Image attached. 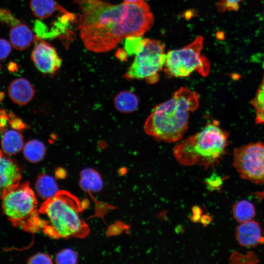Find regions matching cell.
<instances>
[{
    "instance_id": "cell-1",
    "label": "cell",
    "mask_w": 264,
    "mask_h": 264,
    "mask_svg": "<svg viewBox=\"0 0 264 264\" xmlns=\"http://www.w3.org/2000/svg\"><path fill=\"white\" fill-rule=\"evenodd\" d=\"M80 14L78 22L80 38L88 50L109 51L128 37L142 36L154 19L144 0L112 4L104 0H74Z\"/></svg>"
},
{
    "instance_id": "cell-2",
    "label": "cell",
    "mask_w": 264,
    "mask_h": 264,
    "mask_svg": "<svg viewBox=\"0 0 264 264\" xmlns=\"http://www.w3.org/2000/svg\"><path fill=\"white\" fill-rule=\"evenodd\" d=\"M199 104L196 92L181 87L169 99L154 108L144 123V131L159 141L178 142L187 132L191 113Z\"/></svg>"
},
{
    "instance_id": "cell-3",
    "label": "cell",
    "mask_w": 264,
    "mask_h": 264,
    "mask_svg": "<svg viewBox=\"0 0 264 264\" xmlns=\"http://www.w3.org/2000/svg\"><path fill=\"white\" fill-rule=\"evenodd\" d=\"M80 202L74 195L59 191L43 203L38 211L45 216L43 231L53 238H84L89 231L81 218Z\"/></svg>"
},
{
    "instance_id": "cell-4",
    "label": "cell",
    "mask_w": 264,
    "mask_h": 264,
    "mask_svg": "<svg viewBox=\"0 0 264 264\" xmlns=\"http://www.w3.org/2000/svg\"><path fill=\"white\" fill-rule=\"evenodd\" d=\"M228 136L218 121L213 120L200 131L179 141L174 147V154L183 165H214L225 154Z\"/></svg>"
},
{
    "instance_id": "cell-5",
    "label": "cell",
    "mask_w": 264,
    "mask_h": 264,
    "mask_svg": "<svg viewBox=\"0 0 264 264\" xmlns=\"http://www.w3.org/2000/svg\"><path fill=\"white\" fill-rule=\"evenodd\" d=\"M30 8L37 18L34 23L36 35L44 40L73 39V28L78 19L55 0H31Z\"/></svg>"
},
{
    "instance_id": "cell-6",
    "label": "cell",
    "mask_w": 264,
    "mask_h": 264,
    "mask_svg": "<svg viewBox=\"0 0 264 264\" xmlns=\"http://www.w3.org/2000/svg\"><path fill=\"white\" fill-rule=\"evenodd\" d=\"M1 198L2 211L14 226L30 232L42 229L37 200L28 182L20 183Z\"/></svg>"
},
{
    "instance_id": "cell-7",
    "label": "cell",
    "mask_w": 264,
    "mask_h": 264,
    "mask_svg": "<svg viewBox=\"0 0 264 264\" xmlns=\"http://www.w3.org/2000/svg\"><path fill=\"white\" fill-rule=\"evenodd\" d=\"M203 47V39L198 37L181 48L170 50L166 54L165 73L171 77L183 78L196 71L206 76L210 72V65L207 58L201 54Z\"/></svg>"
},
{
    "instance_id": "cell-8",
    "label": "cell",
    "mask_w": 264,
    "mask_h": 264,
    "mask_svg": "<svg viewBox=\"0 0 264 264\" xmlns=\"http://www.w3.org/2000/svg\"><path fill=\"white\" fill-rule=\"evenodd\" d=\"M164 49L161 42L145 39L142 49L134 56L124 77L128 80H144L150 84L156 83L165 65L166 53Z\"/></svg>"
},
{
    "instance_id": "cell-9",
    "label": "cell",
    "mask_w": 264,
    "mask_h": 264,
    "mask_svg": "<svg viewBox=\"0 0 264 264\" xmlns=\"http://www.w3.org/2000/svg\"><path fill=\"white\" fill-rule=\"evenodd\" d=\"M233 165L242 178L264 183V143H251L236 148Z\"/></svg>"
},
{
    "instance_id": "cell-10",
    "label": "cell",
    "mask_w": 264,
    "mask_h": 264,
    "mask_svg": "<svg viewBox=\"0 0 264 264\" xmlns=\"http://www.w3.org/2000/svg\"><path fill=\"white\" fill-rule=\"evenodd\" d=\"M31 59L36 68L44 74H53L61 67L62 60L55 48L35 35Z\"/></svg>"
},
{
    "instance_id": "cell-11",
    "label": "cell",
    "mask_w": 264,
    "mask_h": 264,
    "mask_svg": "<svg viewBox=\"0 0 264 264\" xmlns=\"http://www.w3.org/2000/svg\"><path fill=\"white\" fill-rule=\"evenodd\" d=\"M22 172L18 163L0 149V198L20 183Z\"/></svg>"
},
{
    "instance_id": "cell-12",
    "label": "cell",
    "mask_w": 264,
    "mask_h": 264,
    "mask_svg": "<svg viewBox=\"0 0 264 264\" xmlns=\"http://www.w3.org/2000/svg\"><path fill=\"white\" fill-rule=\"evenodd\" d=\"M8 94L13 103L24 106L33 98L35 90L32 84L24 78H19L12 81L8 87Z\"/></svg>"
},
{
    "instance_id": "cell-13",
    "label": "cell",
    "mask_w": 264,
    "mask_h": 264,
    "mask_svg": "<svg viewBox=\"0 0 264 264\" xmlns=\"http://www.w3.org/2000/svg\"><path fill=\"white\" fill-rule=\"evenodd\" d=\"M236 237L238 242L243 246H255L261 241L260 226L252 220L241 223L236 229Z\"/></svg>"
},
{
    "instance_id": "cell-14",
    "label": "cell",
    "mask_w": 264,
    "mask_h": 264,
    "mask_svg": "<svg viewBox=\"0 0 264 264\" xmlns=\"http://www.w3.org/2000/svg\"><path fill=\"white\" fill-rule=\"evenodd\" d=\"M34 37L31 29L21 22L12 26L9 32L11 45L19 50L26 49L30 46Z\"/></svg>"
},
{
    "instance_id": "cell-15",
    "label": "cell",
    "mask_w": 264,
    "mask_h": 264,
    "mask_svg": "<svg viewBox=\"0 0 264 264\" xmlns=\"http://www.w3.org/2000/svg\"><path fill=\"white\" fill-rule=\"evenodd\" d=\"M23 137L20 132L7 130L2 134L0 144L3 152L8 155L19 153L24 146Z\"/></svg>"
},
{
    "instance_id": "cell-16",
    "label": "cell",
    "mask_w": 264,
    "mask_h": 264,
    "mask_svg": "<svg viewBox=\"0 0 264 264\" xmlns=\"http://www.w3.org/2000/svg\"><path fill=\"white\" fill-rule=\"evenodd\" d=\"M113 103L115 109L118 111L128 113L137 109L139 100L135 93L129 90H124L116 94Z\"/></svg>"
},
{
    "instance_id": "cell-17",
    "label": "cell",
    "mask_w": 264,
    "mask_h": 264,
    "mask_svg": "<svg viewBox=\"0 0 264 264\" xmlns=\"http://www.w3.org/2000/svg\"><path fill=\"white\" fill-rule=\"evenodd\" d=\"M80 185L85 191L95 192L102 188L103 181L95 170L86 168L81 172Z\"/></svg>"
},
{
    "instance_id": "cell-18",
    "label": "cell",
    "mask_w": 264,
    "mask_h": 264,
    "mask_svg": "<svg viewBox=\"0 0 264 264\" xmlns=\"http://www.w3.org/2000/svg\"><path fill=\"white\" fill-rule=\"evenodd\" d=\"M22 150L25 158L31 163L39 162L43 159L46 154L45 145L37 139L28 141Z\"/></svg>"
},
{
    "instance_id": "cell-19",
    "label": "cell",
    "mask_w": 264,
    "mask_h": 264,
    "mask_svg": "<svg viewBox=\"0 0 264 264\" xmlns=\"http://www.w3.org/2000/svg\"><path fill=\"white\" fill-rule=\"evenodd\" d=\"M36 189L38 195L45 200L53 197L59 191L54 179L46 174L41 175L38 177Z\"/></svg>"
},
{
    "instance_id": "cell-20",
    "label": "cell",
    "mask_w": 264,
    "mask_h": 264,
    "mask_svg": "<svg viewBox=\"0 0 264 264\" xmlns=\"http://www.w3.org/2000/svg\"><path fill=\"white\" fill-rule=\"evenodd\" d=\"M233 213L235 219L242 223L252 220L256 212L252 203L247 200H242L234 206Z\"/></svg>"
},
{
    "instance_id": "cell-21",
    "label": "cell",
    "mask_w": 264,
    "mask_h": 264,
    "mask_svg": "<svg viewBox=\"0 0 264 264\" xmlns=\"http://www.w3.org/2000/svg\"><path fill=\"white\" fill-rule=\"evenodd\" d=\"M251 104L255 112L256 124H264V75Z\"/></svg>"
},
{
    "instance_id": "cell-22",
    "label": "cell",
    "mask_w": 264,
    "mask_h": 264,
    "mask_svg": "<svg viewBox=\"0 0 264 264\" xmlns=\"http://www.w3.org/2000/svg\"><path fill=\"white\" fill-rule=\"evenodd\" d=\"M144 39L142 36H132L125 39L124 50L128 57L136 55L142 49Z\"/></svg>"
},
{
    "instance_id": "cell-23",
    "label": "cell",
    "mask_w": 264,
    "mask_h": 264,
    "mask_svg": "<svg viewBox=\"0 0 264 264\" xmlns=\"http://www.w3.org/2000/svg\"><path fill=\"white\" fill-rule=\"evenodd\" d=\"M78 261L77 253L70 248L63 249L57 253L55 261L58 264H73Z\"/></svg>"
},
{
    "instance_id": "cell-24",
    "label": "cell",
    "mask_w": 264,
    "mask_h": 264,
    "mask_svg": "<svg viewBox=\"0 0 264 264\" xmlns=\"http://www.w3.org/2000/svg\"><path fill=\"white\" fill-rule=\"evenodd\" d=\"M9 126L12 129L19 132H22L29 128V126L14 112L9 111Z\"/></svg>"
},
{
    "instance_id": "cell-25",
    "label": "cell",
    "mask_w": 264,
    "mask_h": 264,
    "mask_svg": "<svg viewBox=\"0 0 264 264\" xmlns=\"http://www.w3.org/2000/svg\"><path fill=\"white\" fill-rule=\"evenodd\" d=\"M243 0H220L217 4V8L220 12L237 11L240 7V3Z\"/></svg>"
},
{
    "instance_id": "cell-26",
    "label": "cell",
    "mask_w": 264,
    "mask_h": 264,
    "mask_svg": "<svg viewBox=\"0 0 264 264\" xmlns=\"http://www.w3.org/2000/svg\"><path fill=\"white\" fill-rule=\"evenodd\" d=\"M205 183L209 190L213 191L218 189L222 183L221 177L216 174H213L209 177L205 179Z\"/></svg>"
},
{
    "instance_id": "cell-27",
    "label": "cell",
    "mask_w": 264,
    "mask_h": 264,
    "mask_svg": "<svg viewBox=\"0 0 264 264\" xmlns=\"http://www.w3.org/2000/svg\"><path fill=\"white\" fill-rule=\"evenodd\" d=\"M28 264H52V261L50 257L47 254L39 253L30 257L28 260Z\"/></svg>"
},
{
    "instance_id": "cell-28",
    "label": "cell",
    "mask_w": 264,
    "mask_h": 264,
    "mask_svg": "<svg viewBox=\"0 0 264 264\" xmlns=\"http://www.w3.org/2000/svg\"><path fill=\"white\" fill-rule=\"evenodd\" d=\"M9 119V111L0 109V135L8 130Z\"/></svg>"
},
{
    "instance_id": "cell-29",
    "label": "cell",
    "mask_w": 264,
    "mask_h": 264,
    "mask_svg": "<svg viewBox=\"0 0 264 264\" xmlns=\"http://www.w3.org/2000/svg\"><path fill=\"white\" fill-rule=\"evenodd\" d=\"M11 44L5 39L0 38V60L7 58L11 52Z\"/></svg>"
},
{
    "instance_id": "cell-30",
    "label": "cell",
    "mask_w": 264,
    "mask_h": 264,
    "mask_svg": "<svg viewBox=\"0 0 264 264\" xmlns=\"http://www.w3.org/2000/svg\"><path fill=\"white\" fill-rule=\"evenodd\" d=\"M193 216L191 218L192 221L196 222L200 220L202 210L200 207L198 206H194L192 208Z\"/></svg>"
},
{
    "instance_id": "cell-31",
    "label": "cell",
    "mask_w": 264,
    "mask_h": 264,
    "mask_svg": "<svg viewBox=\"0 0 264 264\" xmlns=\"http://www.w3.org/2000/svg\"><path fill=\"white\" fill-rule=\"evenodd\" d=\"M116 56L119 60L122 61H126L128 57V56L124 49L121 48L117 50Z\"/></svg>"
},
{
    "instance_id": "cell-32",
    "label": "cell",
    "mask_w": 264,
    "mask_h": 264,
    "mask_svg": "<svg viewBox=\"0 0 264 264\" xmlns=\"http://www.w3.org/2000/svg\"><path fill=\"white\" fill-rule=\"evenodd\" d=\"M200 220L203 225H206L211 222V220L209 216L203 215L201 217Z\"/></svg>"
},
{
    "instance_id": "cell-33",
    "label": "cell",
    "mask_w": 264,
    "mask_h": 264,
    "mask_svg": "<svg viewBox=\"0 0 264 264\" xmlns=\"http://www.w3.org/2000/svg\"><path fill=\"white\" fill-rule=\"evenodd\" d=\"M18 67L16 64L13 62H10L8 65V69L11 72H15L17 70Z\"/></svg>"
},
{
    "instance_id": "cell-34",
    "label": "cell",
    "mask_w": 264,
    "mask_h": 264,
    "mask_svg": "<svg viewBox=\"0 0 264 264\" xmlns=\"http://www.w3.org/2000/svg\"><path fill=\"white\" fill-rule=\"evenodd\" d=\"M5 94L3 92H0V103L3 100Z\"/></svg>"
},
{
    "instance_id": "cell-35",
    "label": "cell",
    "mask_w": 264,
    "mask_h": 264,
    "mask_svg": "<svg viewBox=\"0 0 264 264\" xmlns=\"http://www.w3.org/2000/svg\"><path fill=\"white\" fill-rule=\"evenodd\" d=\"M124 2H135L137 1H138L139 0H123Z\"/></svg>"
},
{
    "instance_id": "cell-36",
    "label": "cell",
    "mask_w": 264,
    "mask_h": 264,
    "mask_svg": "<svg viewBox=\"0 0 264 264\" xmlns=\"http://www.w3.org/2000/svg\"></svg>"
}]
</instances>
